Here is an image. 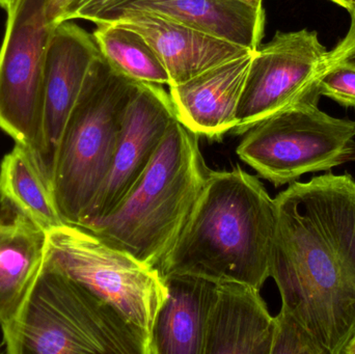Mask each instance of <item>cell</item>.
I'll return each mask as SVG.
<instances>
[{
	"mask_svg": "<svg viewBox=\"0 0 355 354\" xmlns=\"http://www.w3.org/2000/svg\"><path fill=\"white\" fill-rule=\"evenodd\" d=\"M99 55L93 35L71 20L62 21L52 28L46 49L43 116L37 151L40 164L49 181L67 121Z\"/></svg>",
	"mask_w": 355,
	"mask_h": 354,
	"instance_id": "8fae6325",
	"label": "cell"
},
{
	"mask_svg": "<svg viewBox=\"0 0 355 354\" xmlns=\"http://www.w3.org/2000/svg\"><path fill=\"white\" fill-rule=\"evenodd\" d=\"M319 94L346 107H355V70L335 66L323 69L317 79Z\"/></svg>",
	"mask_w": 355,
	"mask_h": 354,
	"instance_id": "44dd1931",
	"label": "cell"
},
{
	"mask_svg": "<svg viewBox=\"0 0 355 354\" xmlns=\"http://www.w3.org/2000/svg\"><path fill=\"white\" fill-rule=\"evenodd\" d=\"M275 232V199L258 177L240 166L210 170L185 227L157 269L162 276H198L261 290L270 278Z\"/></svg>",
	"mask_w": 355,
	"mask_h": 354,
	"instance_id": "7a4b0ae2",
	"label": "cell"
},
{
	"mask_svg": "<svg viewBox=\"0 0 355 354\" xmlns=\"http://www.w3.org/2000/svg\"><path fill=\"white\" fill-rule=\"evenodd\" d=\"M99 22L116 23L143 35L168 71V87L187 81L221 62L252 52L149 10L118 8L104 15Z\"/></svg>",
	"mask_w": 355,
	"mask_h": 354,
	"instance_id": "7c38bea8",
	"label": "cell"
},
{
	"mask_svg": "<svg viewBox=\"0 0 355 354\" xmlns=\"http://www.w3.org/2000/svg\"><path fill=\"white\" fill-rule=\"evenodd\" d=\"M327 52L316 31L308 29L279 31L259 46L252 52L232 132L244 134L257 123L316 91Z\"/></svg>",
	"mask_w": 355,
	"mask_h": 354,
	"instance_id": "9c48e42d",
	"label": "cell"
},
{
	"mask_svg": "<svg viewBox=\"0 0 355 354\" xmlns=\"http://www.w3.org/2000/svg\"><path fill=\"white\" fill-rule=\"evenodd\" d=\"M0 204L8 216L23 218L44 232L66 224L37 154L21 143H15L0 163Z\"/></svg>",
	"mask_w": 355,
	"mask_h": 354,
	"instance_id": "e0dca14e",
	"label": "cell"
},
{
	"mask_svg": "<svg viewBox=\"0 0 355 354\" xmlns=\"http://www.w3.org/2000/svg\"><path fill=\"white\" fill-rule=\"evenodd\" d=\"M254 52V51H252ZM252 52L170 87L178 121L198 136L220 139L237 124V109Z\"/></svg>",
	"mask_w": 355,
	"mask_h": 354,
	"instance_id": "4fadbf2b",
	"label": "cell"
},
{
	"mask_svg": "<svg viewBox=\"0 0 355 354\" xmlns=\"http://www.w3.org/2000/svg\"><path fill=\"white\" fill-rule=\"evenodd\" d=\"M270 354H324V351L294 316L281 309L275 317Z\"/></svg>",
	"mask_w": 355,
	"mask_h": 354,
	"instance_id": "ffe728a7",
	"label": "cell"
},
{
	"mask_svg": "<svg viewBox=\"0 0 355 354\" xmlns=\"http://www.w3.org/2000/svg\"><path fill=\"white\" fill-rule=\"evenodd\" d=\"M17 2H18V0H0V8H3L6 12H8L16 6Z\"/></svg>",
	"mask_w": 355,
	"mask_h": 354,
	"instance_id": "d4e9b609",
	"label": "cell"
},
{
	"mask_svg": "<svg viewBox=\"0 0 355 354\" xmlns=\"http://www.w3.org/2000/svg\"><path fill=\"white\" fill-rule=\"evenodd\" d=\"M45 259L110 306L151 351L154 324L168 297L157 268L69 224L46 232Z\"/></svg>",
	"mask_w": 355,
	"mask_h": 354,
	"instance_id": "8992f818",
	"label": "cell"
},
{
	"mask_svg": "<svg viewBox=\"0 0 355 354\" xmlns=\"http://www.w3.org/2000/svg\"><path fill=\"white\" fill-rule=\"evenodd\" d=\"M176 120L170 94L160 85L139 82L125 112L107 178L83 229L112 213L128 195Z\"/></svg>",
	"mask_w": 355,
	"mask_h": 354,
	"instance_id": "30bf717a",
	"label": "cell"
},
{
	"mask_svg": "<svg viewBox=\"0 0 355 354\" xmlns=\"http://www.w3.org/2000/svg\"><path fill=\"white\" fill-rule=\"evenodd\" d=\"M100 54L67 121L50 176L66 224L83 228L101 191L118 145L123 118L139 87Z\"/></svg>",
	"mask_w": 355,
	"mask_h": 354,
	"instance_id": "5b68a950",
	"label": "cell"
},
{
	"mask_svg": "<svg viewBox=\"0 0 355 354\" xmlns=\"http://www.w3.org/2000/svg\"><path fill=\"white\" fill-rule=\"evenodd\" d=\"M248 6H252L256 8H263V0H240Z\"/></svg>",
	"mask_w": 355,
	"mask_h": 354,
	"instance_id": "484cf974",
	"label": "cell"
},
{
	"mask_svg": "<svg viewBox=\"0 0 355 354\" xmlns=\"http://www.w3.org/2000/svg\"><path fill=\"white\" fill-rule=\"evenodd\" d=\"M352 3H354V6H355V0H352Z\"/></svg>",
	"mask_w": 355,
	"mask_h": 354,
	"instance_id": "83f0119b",
	"label": "cell"
},
{
	"mask_svg": "<svg viewBox=\"0 0 355 354\" xmlns=\"http://www.w3.org/2000/svg\"><path fill=\"white\" fill-rule=\"evenodd\" d=\"M334 3L338 4V6H342V8L347 10L348 12H352L354 10V3H352V0H331Z\"/></svg>",
	"mask_w": 355,
	"mask_h": 354,
	"instance_id": "cb8c5ba5",
	"label": "cell"
},
{
	"mask_svg": "<svg viewBox=\"0 0 355 354\" xmlns=\"http://www.w3.org/2000/svg\"><path fill=\"white\" fill-rule=\"evenodd\" d=\"M1 330L10 354H151L110 306L46 259L20 311Z\"/></svg>",
	"mask_w": 355,
	"mask_h": 354,
	"instance_id": "277c9868",
	"label": "cell"
},
{
	"mask_svg": "<svg viewBox=\"0 0 355 354\" xmlns=\"http://www.w3.org/2000/svg\"><path fill=\"white\" fill-rule=\"evenodd\" d=\"M168 297L154 324L151 354H204L216 284L198 276H164Z\"/></svg>",
	"mask_w": 355,
	"mask_h": 354,
	"instance_id": "9a60e30c",
	"label": "cell"
},
{
	"mask_svg": "<svg viewBox=\"0 0 355 354\" xmlns=\"http://www.w3.org/2000/svg\"><path fill=\"white\" fill-rule=\"evenodd\" d=\"M71 0H46V16L47 21L52 26L62 21V15Z\"/></svg>",
	"mask_w": 355,
	"mask_h": 354,
	"instance_id": "603a6c76",
	"label": "cell"
},
{
	"mask_svg": "<svg viewBox=\"0 0 355 354\" xmlns=\"http://www.w3.org/2000/svg\"><path fill=\"white\" fill-rule=\"evenodd\" d=\"M344 354H355V336L352 339L347 346H346Z\"/></svg>",
	"mask_w": 355,
	"mask_h": 354,
	"instance_id": "4316f807",
	"label": "cell"
},
{
	"mask_svg": "<svg viewBox=\"0 0 355 354\" xmlns=\"http://www.w3.org/2000/svg\"><path fill=\"white\" fill-rule=\"evenodd\" d=\"M45 1L18 0L8 12L0 48V129L37 156L46 49L54 27L48 23Z\"/></svg>",
	"mask_w": 355,
	"mask_h": 354,
	"instance_id": "ba28073f",
	"label": "cell"
},
{
	"mask_svg": "<svg viewBox=\"0 0 355 354\" xmlns=\"http://www.w3.org/2000/svg\"><path fill=\"white\" fill-rule=\"evenodd\" d=\"M270 278L281 309L324 354H344L355 336V180L331 172L289 184L275 197Z\"/></svg>",
	"mask_w": 355,
	"mask_h": 354,
	"instance_id": "6da1fadb",
	"label": "cell"
},
{
	"mask_svg": "<svg viewBox=\"0 0 355 354\" xmlns=\"http://www.w3.org/2000/svg\"><path fill=\"white\" fill-rule=\"evenodd\" d=\"M275 317L260 290L240 283L216 284L204 354H270Z\"/></svg>",
	"mask_w": 355,
	"mask_h": 354,
	"instance_id": "5bb4252c",
	"label": "cell"
},
{
	"mask_svg": "<svg viewBox=\"0 0 355 354\" xmlns=\"http://www.w3.org/2000/svg\"><path fill=\"white\" fill-rule=\"evenodd\" d=\"M0 220V326L20 311L40 274L46 232L17 216Z\"/></svg>",
	"mask_w": 355,
	"mask_h": 354,
	"instance_id": "ac0fdd59",
	"label": "cell"
},
{
	"mask_svg": "<svg viewBox=\"0 0 355 354\" xmlns=\"http://www.w3.org/2000/svg\"><path fill=\"white\" fill-rule=\"evenodd\" d=\"M135 0H71L64 10L62 21L83 19L97 23L101 17Z\"/></svg>",
	"mask_w": 355,
	"mask_h": 354,
	"instance_id": "7402d4cb",
	"label": "cell"
},
{
	"mask_svg": "<svg viewBox=\"0 0 355 354\" xmlns=\"http://www.w3.org/2000/svg\"><path fill=\"white\" fill-rule=\"evenodd\" d=\"M96 25L94 39L112 68L139 82L170 85L166 67L143 35L114 22Z\"/></svg>",
	"mask_w": 355,
	"mask_h": 354,
	"instance_id": "d6986e66",
	"label": "cell"
},
{
	"mask_svg": "<svg viewBox=\"0 0 355 354\" xmlns=\"http://www.w3.org/2000/svg\"><path fill=\"white\" fill-rule=\"evenodd\" d=\"M318 89L244 133L240 159L275 187L355 159V121L318 107Z\"/></svg>",
	"mask_w": 355,
	"mask_h": 354,
	"instance_id": "52a82bcc",
	"label": "cell"
},
{
	"mask_svg": "<svg viewBox=\"0 0 355 354\" xmlns=\"http://www.w3.org/2000/svg\"><path fill=\"white\" fill-rule=\"evenodd\" d=\"M209 172L198 135L176 120L128 195L85 230L158 268L185 227Z\"/></svg>",
	"mask_w": 355,
	"mask_h": 354,
	"instance_id": "3957f363",
	"label": "cell"
},
{
	"mask_svg": "<svg viewBox=\"0 0 355 354\" xmlns=\"http://www.w3.org/2000/svg\"><path fill=\"white\" fill-rule=\"evenodd\" d=\"M123 8L164 15L250 51L261 45L264 33V10L240 0H135Z\"/></svg>",
	"mask_w": 355,
	"mask_h": 354,
	"instance_id": "2e32d148",
	"label": "cell"
}]
</instances>
